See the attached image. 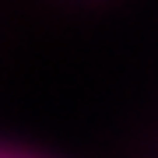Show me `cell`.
<instances>
[{
    "label": "cell",
    "instance_id": "1",
    "mask_svg": "<svg viewBox=\"0 0 158 158\" xmlns=\"http://www.w3.org/2000/svg\"><path fill=\"white\" fill-rule=\"evenodd\" d=\"M0 158H25V155H7V151H0Z\"/></svg>",
    "mask_w": 158,
    "mask_h": 158
}]
</instances>
